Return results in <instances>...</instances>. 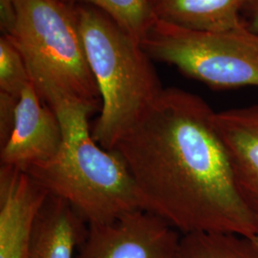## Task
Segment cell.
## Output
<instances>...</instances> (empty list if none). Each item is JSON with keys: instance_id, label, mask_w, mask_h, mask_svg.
Wrapping results in <instances>:
<instances>
[{"instance_id": "obj_1", "label": "cell", "mask_w": 258, "mask_h": 258, "mask_svg": "<svg viewBox=\"0 0 258 258\" xmlns=\"http://www.w3.org/2000/svg\"><path fill=\"white\" fill-rule=\"evenodd\" d=\"M214 115L199 96L164 88L113 151L132 176L144 210L181 234L251 238L258 222L237 190Z\"/></svg>"}, {"instance_id": "obj_2", "label": "cell", "mask_w": 258, "mask_h": 258, "mask_svg": "<svg viewBox=\"0 0 258 258\" xmlns=\"http://www.w3.org/2000/svg\"><path fill=\"white\" fill-rule=\"evenodd\" d=\"M48 105L60 122L62 146L52 161L24 171L50 195L70 204L88 225L144 210L122 159L115 151L102 148L93 137L88 118L94 111L64 98Z\"/></svg>"}, {"instance_id": "obj_3", "label": "cell", "mask_w": 258, "mask_h": 258, "mask_svg": "<svg viewBox=\"0 0 258 258\" xmlns=\"http://www.w3.org/2000/svg\"><path fill=\"white\" fill-rule=\"evenodd\" d=\"M83 46L102 98L94 139L108 150L128 133L163 91L152 59L100 10L73 5Z\"/></svg>"}, {"instance_id": "obj_4", "label": "cell", "mask_w": 258, "mask_h": 258, "mask_svg": "<svg viewBox=\"0 0 258 258\" xmlns=\"http://www.w3.org/2000/svg\"><path fill=\"white\" fill-rule=\"evenodd\" d=\"M14 3L16 21L8 37L24 56L31 83L43 102L65 98L101 111V94L87 61L74 6L63 0Z\"/></svg>"}, {"instance_id": "obj_5", "label": "cell", "mask_w": 258, "mask_h": 258, "mask_svg": "<svg viewBox=\"0 0 258 258\" xmlns=\"http://www.w3.org/2000/svg\"><path fill=\"white\" fill-rule=\"evenodd\" d=\"M141 45L151 59L214 89L258 87V34L245 24L199 31L156 20Z\"/></svg>"}, {"instance_id": "obj_6", "label": "cell", "mask_w": 258, "mask_h": 258, "mask_svg": "<svg viewBox=\"0 0 258 258\" xmlns=\"http://www.w3.org/2000/svg\"><path fill=\"white\" fill-rule=\"evenodd\" d=\"M180 232L146 210L89 224L75 258H180Z\"/></svg>"}, {"instance_id": "obj_7", "label": "cell", "mask_w": 258, "mask_h": 258, "mask_svg": "<svg viewBox=\"0 0 258 258\" xmlns=\"http://www.w3.org/2000/svg\"><path fill=\"white\" fill-rule=\"evenodd\" d=\"M63 143L60 122L32 83L22 91L16 108L14 128L1 147V166L27 170L55 158Z\"/></svg>"}, {"instance_id": "obj_8", "label": "cell", "mask_w": 258, "mask_h": 258, "mask_svg": "<svg viewBox=\"0 0 258 258\" xmlns=\"http://www.w3.org/2000/svg\"><path fill=\"white\" fill-rule=\"evenodd\" d=\"M50 194L26 171L0 168V258H30L38 215Z\"/></svg>"}, {"instance_id": "obj_9", "label": "cell", "mask_w": 258, "mask_h": 258, "mask_svg": "<svg viewBox=\"0 0 258 258\" xmlns=\"http://www.w3.org/2000/svg\"><path fill=\"white\" fill-rule=\"evenodd\" d=\"M237 190L258 222V104L215 112Z\"/></svg>"}, {"instance_id": "obj_10", "label": "cell", "mask_w": 258, "mask_h": 258, "mask_svg": "<svg viewBox=\"0 0 258 258\" xmlns=\"http://www.w3.org/2000/svg\"><path fill=\"white\" fill-rule=\"evenodd\" d=\"M87 226L70 204L49 195L37 218L30 258H75Z\"/></svg>"}, {"instance_id": "obj_11", "label": "cell", "mask_w": 258, "mask_h": 258, "mask_svg": "<svg viewBox=\"0 0 258 258\" xmlns=\"http://www.w3.org/2000/svg\"><path fill=\"white\" fill-rule=\"evenodd\" d=\"M249 0H148L157 20L199 31H225L243 24Z\"/></svg>"}, {"instance_id": "obj_12", "label": "cell", "mask_w": 258, "mask_h": 258, "mask_svg": "<svg viewBox=\"0 0 258 258\" xmlns=\"http://www.w3.org/2000/svg\"><path fill=\"white\" fill-rule=\"evenodd\" d=\"M180 258H258L251 238L228 232L182 234Z\"/></svg>"}, {"instance_id": "obj_13", "label": "cell", "mask_w": 258, "mask_h": 258, "mask_svg": "<svg viewBox=\"0 0 258 258\" xmlns=\"http://www.w3.org/2000/svg\"><path fill=\"white\" fill-rule=\"evenodd\" d=\"M63 1L70 5H86L100 10L140 43L157 20L148 0Z\"/></svg>"}, {"instance_id": "obj_14", "label": "cell", "mask_w": 258, "mask_h": 258, "mask_svg": "<svg viewBox=\"0 0 258 258\" xmlns=\"http://www.w3.org/2000/svg\"><path fill=\"white\" fill-rule=\"evenodd\" d=\"M31 83L24 56L14 40L5 35L0 37V92L19 99Z\"/></svg>"}, {"instance_id": "obj_15", "label": "cell", "mask_w": 258, "mask_h": 258, "mask_svg": "<svg viewBox=\"0 0 258 258\" xmlns=\"http://www.w3.org/2000/svg\"><path fill=\"white\" fill-rule=\"evenodd\" d=\"M19 99L6 93L0 92V146L2 147L14 128L16 108Z\"/></svg>"}, {"instance_id": "obj_16", "label": "cell", "mask_w": 258, "mask_h": 258, "mask_svg": "<svg viewBox=\"0 0 258 258\" xmlns=\"http://www.w3.org/2000/svg\"><path fill=\"white\" fill-rule=\"evenodd\" d=\"M16 21L14 0H0V30L2 35L8 36Z\"/></svg>"}, {"instance_id": "obj_17", "label": "cell", "mask_w": 258, "mask_h": 258, "mask_svg": "<svg viewBox=\"0 0 258 258\" xmlns=\"http://www.w3.org/2000/svg\"><path fill=\"white\" fill-rule=\"evenodd\" d=\"M243 14H245L246 18L245 25L250 31L258 34V0H249Z\"/></svg>"}, {"instance_id": "obj_18", "label": "cell", "mask_w": 258, "mask_h": 258, "mask_svg": "<svg viewBox=\"0 0 258 258\" xmlns=\"http://www.w3.org/2000/svg\"><path fill=\"white\" fill-rule=\"evenodd\" d=\"M251 240H252V242H253V244H254L255 248L257 249L258 252V231H256V233L251 237Z\"/></svg>"}]
</instances>
